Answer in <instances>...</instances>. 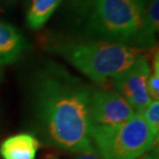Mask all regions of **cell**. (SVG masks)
Segmentation results:
<instances>
[{
    "label": "cell",
    "instance_id": "6da1fadb",
    "mask_svg": "<svg viewBox=\"0 0 159 159\" xmlns=\"http://www.w3.org/2000/svg\"><path fill=\"white\" fill-rule=\"evenodd\" d=\"M92 87L61 65L50 62L32 82V109L36 126L50 145L68 152L90 148Z\"/></svg>",
    "mask_w": 159,
    "mask_h": 159
},
{
    "label": "cell",
    "instance_id": "7a4b0ae2",
    "mask_svg": "<svg viewBox=\"0 0 159 159\" xmlns=\"http://www.w3.org/2000/svg\"><path fill=\"white\" fill-rule=\"evenodd\" d=\"M70 18L84 37L148 50L144 27V0H70Z\"/></svg>",
    "mask_w": 159,
    "mask_h": 159
},
{
    "label": "cell",
    "instance_id": "3957f363",
    "mask_svg": "<svg viewBox=\"0 0 159 159\" xmlns=\"http://www.w3.org/2000/svg\"><path fill=\"white\" fill-rule=\"evenodd\" d=\"M53 50L96 84L113 80L144 55L145 51L128 44L87 37L60 40L54 44Z\"/></svg>",
    "mask_w": 159,
    "mask_h": 159
},
{
    "label": "cell",
    "instance_id": "277c9868",
    "mask_svg": "<svg viewBox=\"0 0 159 159\" xmlns=\"http://www.w3.org/2000/svg\"><path fill=\"white\" fill-rule=\"evenodd\" d=\"M92 143L103 159H138L154 148L158 139L139 113L114 126H93Z\"/></svg>",
    "mask_w": 159,
    "mask_h": 159
},
{
    "label": "cell",
    "instance_id": "5b68a950",
    "mask_svg": "<svg viewBox=\"0 0 159 159\" xmlns=\"http://www.w3.org/2000/svg\"><path fill=\"white\" fill-rule=\"evenodd\" d=\"M150 72L151 65L144 54L113 79L116 91L125 98L136 113H141L152 101L148 92Z\"/></svg>",
    "mask_w": 159,
    "mask_h": 159
},
{
    "label": "cell",
    "instance_id": "8992f818",
    "mask_svg": "<svg viewBox=\"0 0 159 159\" xmlns=\"http://www.w3.org/2000/svg\"><path fill=\"white\" fill-rule=\"evenodd\" d=\"M136 112L117 91L92 88L90 115L92 125L107 127L130 119Z\"/></svg>",
    "mask_w": 159,
    "mask_h": 159
},
{
    "label": "cell",
    "instance_id": "52a82bcc",
    "mask_svg": "<svg viewBox=\"0 0 159 159\" xmlns=\"http://www.w3.org/2000/svg\"><path fill=\"white\" fill-rule=\"evenodd\" d=\"M27 48L21 31L11 24L0 22V66L17 62Z\"/></svg>",
    "mask_w": 159,
    "mask_h": 159
},
{
    "label": "cell",
    "instance_id": "ba28073f",
    "mask_svg": "<svg viewBox=\"0 0 159 159\" xmlns=\"http://www.w3.org/2000/svg\"><path fill=\"white\" fill-rule=\"evenodd\" d=\"M39 142L35 136L20 133L6 139L0 146L3 159H35Z\"/></svg>",
    "mask_w": 159,
    "mask_h": 159
},
{
    "label": "cell",
    "instance_id": "9c48e42d",
    "mask_svg": "<svg viewBox=\"0 0 159 159\" xmlns=\"http://www.w3.org/2000/svg\"><path fill=\"white\" fill-rule=\"evenodd\" d=\"M63 0H30L27 9L26 22L30 29L43 28Z\"/></svg>",
    "mask_w": 159,
    "mask_h": 159
},
{
    "label": "cell",
    "instance_id": "30bf717a",
    "mask_svg": "<svg viewBox=\"0 0 159 159\" xmlns=\"http://www.w3.org/2000/svg\"><path fill=\"white\" fill-rule=\"evenodd\" d=\"M144 27L151 43L159 29V0H144Z\"/></svg>",
    "mask_w": 159,
    "mask_h": 159
},
{
    "label": "cell",
    "instance_id": "8fae6325",
    "mask_svg": "<svg viewBox=\"0 0 159 159\" xmlns=\"http://www.w3.org/2000/svg\"><path fill=\"white\" fill-rule=\"evenodd\" d=\"M147 123L153 134L159 136V100H152L144 110L139 113Z\"/></svg>",
    "mask_w": 159,
    "mask_h": 159
},
{
    "label": "cell",
    "instance_id": "7c38bea8",
    "mask_svg": "<svg viewBox=\"0 0 159 159\" xmlns=\"http://www.w3.org/2000/svg\"><path fill=\"white\" fill-rule=\"evenodd\" d=\"M148 92L152 100H158L159 98V57L158 51L154 55L152 62L151 72L148 79Z\"/></svg>",
    "mask_w": 159,
    "mask_h": 159
},
{
    "label": "cell",
    "instance_id": "4fadbf2b",
    "mask_svg": "<svg viewBox=\"0 0 159 159\" xmlns=\"http://www.w3.org/2000/svg\"><path fill=\"white\" fill-rule=\"evenodd\" d=\"M75 159H103V158L98 153V151L95 149L94 146L92 145L90 148L80 152L78 157Z\"/></svg>",
    "mask_w": 159,
    "mask_h": 159
},
{
    "label": "cell",
    "instance_id": "5bb4252c",
    "mask_svg": "<svg viewBox=\"0 0 159 159\" xmlns=\"http://www.w3.org/2000/svg\"><path fill=\"white\" fill-rule=\"evenodd\" d=\"M138 159H158V157H157V153H154V152H152V153L143 155V156H141Z\"/></svg>",
    "mask_w": 159,
    "mask_h": 159
},
{
    "label": "cell",
    "instance_id": "9a60e30c",
    "mask_svg": "<svg viewBox=\"0 0 159 159\" xmlns=\"http://www.w3.org/2000/svg\"><path fill=\"white\" fill-rule=\"evenodd\" d=\"M8 1H11V0H0V2H8Z\"/></svg>",
    "mask_w": 159,
    "mask_h": 159
}]
</instances>
